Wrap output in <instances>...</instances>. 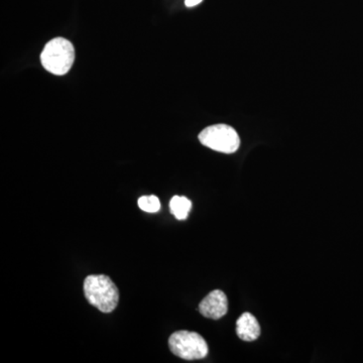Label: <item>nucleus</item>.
I'll return each instance as SVG.
<instances>
[{"mask_svg": "<svg viewBox=\"0 0 363 363\" xmlns=\"http://www.w3.org/2000/svg\"><path fill=\"white\" fill-rule=\"evenodd\" d=\"M86 300L102 313L116 310L119 301L118 289L109 277L105 274H91L84 281Z\"/></svg>", "mask_w": 363, "mask_h": 363, "instance_id": "1", "label": "nucleus"}, {"mask_svg": "<svg viewBox=\"0 0 363 363\" xmlns=\"http://www.w3.org/2000/svg\"><path fill=\"white\" fill-rule=\"evenodd\" d=\"M173 354L185 360L202 359L208 354L206 340L200 334L191 331H177L169 338Z\"/></svg>", "mask_w": 363, "mask_h": 363, "instance_id": "3", "label": "nucleus"}, {"mask_svg": "<svg viewBox=\"0 0 363 363\" xmlns=\"http://www.w3.org/2000/svg\"><path fill=\"white\" fill-rule=\"evenodd\" d=\"M202 1L203 0H185V4L188 7H194L201 4Z\"/></svg>", "mask_w": 363, "mask_h": 363, "instance_id": "9", "label": "nucleus"}, {"mask_svg": "<svg viewBox=\"0 0 363 363\" xmlns=\"http://www.w3.org/2000/svg\"><path fill=\"white\" fill-rule=\"evenodd\" d=\"M199 140L205 147L223 154H233L240 147V135L227 124H215L205 128L199 135Z\"/></svg>", "mask_w": 363, "mask_h": 363, "instance_id": "4", "label": "nucleus"}, {"mask_svg": "<svg viewBox=\"0 0 363 363\" xmlns=\"http://www.w3.org/2000/svg\"><path fill=\"white\" fill-rule=\"evenodd\" d=\"M75 61V49L70 40L56 38L45 45L40 62L45 70L54 75H65Z\"/></svg>", "mask_w": 363, "mask_h": 363, "instance_id": "2", "label": "nucleus"}, {"mask_svg": "<svg viewBox=\"0 0 363 363\" xmlns=\"http://www.w3.org/2000/svg\"><path fill=\"white\" fill-rule=\"evenodd\" d=\"M192 209V202L184 196H174L169 202V210L171 213L178 220H185L188 218L189 213Z\"/></svg>", "mask_w": 363, "mask_h": 363, "instance_id": "7", "label": "nucleus"}, {"mask_svg": "<svg viewBox=\"0 0 363 363\" xmlns=\"http://www.w3.org/2000/svg\"><path fill=\"white\" fill-rule=\"evenodd\" d=\"M236 333L243 341L252 342L260 335V326L257 318L250 313H243L236 322Z\"/></svg>", "mask_w": 363, "mask_h": 363, "instance_id": "6", "label": "nucleus"}, {"mask_svg": "<svg viewBox=\"0 0 363 363\" xmlns=\"http://www.w3.org/2000/svg\"><path fill=\"white\" fill-rule=\"evenodd\" d=\"M138 207L147 213H157L161 209V202L157 196H143L138 199Z\"/></svg>", "mask_w": 363, "mask_h": 363, "instance_id": "8", "label": "nucleus"}, {"mask_svg": "<svg viewBox=\"0 0 363 363\" xmlns=\"http://www.w3.org/2000/svg\"><path fill=\"white\" fill-rule=\"evenodd\" d=\"M228 311V300L220 290L212 291L203 298L199 305V312L209 319L218 320L225 316Z\"/></svg>", "mask_w": 363, "mask_h": 363, "instance_id": "5", "label": "nucleus"}]
</instances>
